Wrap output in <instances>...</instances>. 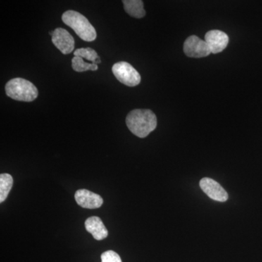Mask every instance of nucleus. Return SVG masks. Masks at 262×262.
<instances>
[{"label": "nucleus", "instance_id": "f257e3e1", "mask_svg": "<svg viewBox=\"0 0 262 262\" xmlns=\"http://www.w3.org/2000/svg\"><path fill=\"white\" fill-rule=\"evenodd\" d=\"M157 123L156 115L149 110H134L126 117L129 130L139 138H145L149 135L156 128Z\"/></svg>", "mask_w": 262, "mask_h": 262}, {"label": "nucleus", "instance_id": "f03ea898", "mask_svg": "<svg viewBox=\"0 0 262 262\" xmlns=\"http://www.w3.org/2000/svg\"><path fill=\"white\" fill-rule=\"evenodd\" d=\"M62 20L66 25L73 29L82 40L92 42L96 39V29L88 18L78 12L67 10L62 15Z\"/></svg>", "mask_w": 262, "mask_h": 262}, {"label": "nucleus", "instance_id": "7ed1b4c3", "mask_svg": "<svg viewBox=\"0 0 262 262\" xmlns=\"http://www.w3.org/2000/svg\"><path fill=\"white\" fill-rule=\"evenodd\" d=\"M7 96L19 101L31 102L37 98L38 90L30 81L23 78L12 79L5 85Z\"/></svg>", "mask_w": 262, "mask_h": 262}, {"label": "nucleus", "instance_id": "20e7f679", "mask_svg": "<svg viewBox=\"0 0 262 262\" xmlns=\"http://www.w3.org/2000/svg\"><path fill=\"white\" fill-rule=\"evenodd\" d=\"M113 72L117 80L129 87H134L141 82L139 72L127 62L120 61L114 64Z\"/></svg>", "mask_w": 262, "mask_h": 262}, {"label": "nucleus", "instance_id": "39448f33", "mask_svg": "<svg viewBox=\"0 0 262 262\" xmlns=\"http://www.w3.org/2000/svg\"><path fill=\"white\" fill-rule=\"evenodd\" d=\"M184 52L190 58H203L209 56L211 49L206 41L195 35L190 36L186 39L184 44Z\"/></svg>", "mask_w": 262, "mask_h": 262}, {"label": "nucleus", "instance_id": "423d86ee", "mask_svg": "<svg viewBox=\"0 0 262 262\" xmlns=\"http://www.w3.org/2000/svg\"><path fill=\"white\" fill-rule=\"evenodd\" d=\"M52 42L64 55L70 54L75 49V39L70 32L63 28L53 31Z\"/></svg>", "mask_w": 262, "mask_h": 262}, {"label": "nucleus", "instance_id": "0eeeda50", "mask_svg": "<svg viewBox=\"0 0 262 262\" xmlns=\"http://www.w3.org/2000/svg\"><path fill=\"white\" fill-rule=\"evenodd\" d=\"M200 187L207 195L213 201L226 202L228 200V194L218 182L210 178L202 179Z\"/></svg>", "mask_w": 262, "mask_h": 262}, {"label": "nucleus", "instance_id": "6e6552de", "mask_svg": "<svg viewBox=\"0 0 262 262\" xmlns=\"http://www.w3.org/2000/svg\"><path fill=\"white\" fill-rule=\"evenodd\" d=\"M75 201L79 206L88 209H96L102 206L103 198L99 194L87 189H79L75 194Z\"/></svg>", "mask_w": 262, "mask_h": 262}, {"label": "nucleus", "instance_id": "1a4fd4ad", "mask_svg": "<svg viewBox=\"0 0 262 262\" xmlns=\"http://www.w3.org/2000/svg\"><path fill=\"white\" fill-rule=\"evenodd\" d=\"M205 41L209 46L212 53H221L227 48L229 37L226 33L220 30H211L206 33Z\"/></svg>", "mask_w": 262, "mask_h": 262}, {"label": "nucleus", "instance_id": "9d476101", "mask_svg": "<svg viewBox=\"0 0 262 262\" xmlns=\"http://www.w3.org/2000/svg\"><path fill=\"white\" fill-rule=\"evenodd\" d=\"M86 230L92 234L96 241H102L108 237V230L102 221L98 216H91L84 222Z\"/></svg>", "mask_w": 262, "mask_h": 262}, {"label": "nucleus", "instance_id": "9b49d317", "mask_svg": "<svg viewBox=\"0 0 262 262\" xmlns=\"http://www.w3.org/2000/svg\"><path fill=\"white\" fill-rule=\"evenodd\" d=\"M125 12L136 18H141L145 16L144 3L141 0H124L122 1Z\"/></svg>", "mask_w": 262, "mask_h": 262}, {"label": "nucleus", "instance_id": "f8f14e48", "mask_svg": "<svg viewBox=\"0 0 262 262\" xmlns=\"http://www.w3.org/2000/svg\"><path fill=\"white\" fill-rule=\"evenodd\" d=\"M13 179L9 173L0 175V203H3L8 198L13 187Z\"/></svg>", "mask_w": 262, "mask_h": 262}, {"label": "nucleus", "instance_id": "ddd939ff", "mask_svg": "<svg viewBox=\"0 0 262 262\" xmlns=\"http://www.w3.org/2000/svg\"><path fill=\"white\" fill-rule=\"evenodd\" d=\"M72 68L77 72H85V71H96L98 67L95 63H89L84 61L83 58L75 56L72 60Z\"/></svg>", "mask_w": 262, "mask_h": 262}, {"label": "nucleus", "instance_id": "4468645a", "mask_svg": "<svg viewBox=\"0 0 262 262\" xmlns=\"http://www.w3.org/2000/svg\"><path fill=\"white\" fill-rule=\"evenodd\" d=\"M74 56L84 58L88 61H92V63L99 58L96 51L91 48H80V49L76 50L74 52Z\"/></svg>", "mask_w": 262, "mask_h": 262}, {"label": "nucleus", "instance_id": "2eb2a0df", "mask_svg": "<svg viewBox=\"0 0 262 262\" xmlns=\"http://www.w3.org/2000/svg\"><path fill=\"white\" fill-rule=\"evenodd\" d=\"M101 262H122L121 258L114 251H107L101 256Z\"/></svg>", "mask_w": 262, "mask_h": 262}]
</instances>
